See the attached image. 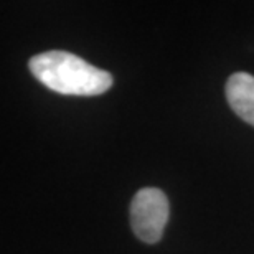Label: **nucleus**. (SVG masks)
<instances>
[{
	"mask_svg": "<svg viewBox=\"0 0 254 254\" xmlns=\"http://www.w3.org/2000/svg\"><path fill=\"white\" fill-rule=\"evenodd\" d=\"M28 68L43 86L66 96H99L113 86L111 73L62 50L35 55Z\"/></svg>",
	"mask_w": 254,
	"mask_h": 254,
	"instance_id": "f257e3e1",
	"label": "nucleus"
},
{
	"mask_svg": "<svg viewBox=\"0 0 254 254\" xmlns=\"http://www.w3.org/2000/svg\"><path fill=\"white\" fill-rule=\"evenodd\" d=\"M169 198L159 189H140L130 203V226L147 245L160 241L169 221Z\"/></svg>",
	"mask_w": 254,
	"mask_h": 254,
	"instance_id": "f03ea898",
	"label": "nucleus"
},
{
	"mask_svg": "<svg viewBox=\"0 0 254 254\" xmlns=\"http://www.w3.org/2000/svg\"><path fill=\"white\" fill-rule=\"evenodd\" d=\"M226 99L231 109L248 124L254 126V76L245 71L230 76Z\"/></svg>",
	"mask_w": 254,
	"mask_h": 254,
	"instance_id": "7ed1b4c3",
	"label": "nucleus"
}]
</instances>
